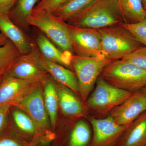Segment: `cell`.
<instances>
[{
    "label": "cell",
    "instance_id": "obj_22",
    "mask_svg": "<svg viewBox=\"0 0 146 146\" xmlns=\"http://www.w3.org/2000/svg\"><path fill=\"white\" fill-rule=\"evenodd\" d=\"M95 0H69L53 13L55 16L64 22L80 13Z\"/></svg>",
    "mask_w": 146,
    "mask_h": 146
},
{
    "label": "cell",
    "instance_id": "obj_32",
    "mask_svg": "<svg viewBox=\"0 0 146 146\" xmlns=\"http://www.w3.org/2000/svg\"><path fill=\"white\" fill-rule=\"evenodd\" d=\"M7 71L6 70H1L0 71V83L1 81L3 79L4 76L6 73L7 72Z\"/></svg>",
    "mask_w": 146,
    "mask_h": 146
},
{
    "label": "cell",
    "instance_id": "obj_26",
    "mask_svg": "<svg viewBox=\"0 0 146 146\" xmlns=\"http://www.w3.org/2000/svg\"><path fill=\"white\" fill-rule=\"evenodd\" d=\"M133 35L136 40L146 48V19L133 24H120Z\"/></svg>",
    "mask_w": 146,
    "mask_h": 146
},
{
    "label": "cell",
    "instance_id": "obj_11",
    "mask_svg": "<svg viewBox=\"0 0 146 146\" xmlns=\"http://www.w3.org/2000/svg\"><path fill=\"white\" fill-rule=\"evenodd\" d=\"M38 52L35 48L29 52L21 54L7 72L23 79L44 81L50 75L40 63Z\"/></svg>",
    "mask_w": 146,
    "mask_h": 146
},
{
    "label": "cell",
    "instance_id": "obj_9",
    "mask_svg": "<svg viewBox=\"0 0 146 146\" xmlns=\"http://www.w3.org/2000/svg\"><path fill=\"white\" fill-rule=\"evenodd\" d=\"M44 81L23 79L7 72L0 83V106H13L42 86Z\"/></svg>",
    "mask_w": 146,
    "mask_h": 146
},
{
    "label": "cell",
    "instance_id": "obj_10",
    "mask_svg": "<svg viewBox=\"0 0 146 146\" xmlns=\"http://www.w3.org/2000/svg\"><path fill=\"white\" fill-rule=\"evenodd\" d=\"M90 121L93 130L90 146H116L128 127L118 124L110 115L103 119L91 117Z\"/></svg>",
    "mask_w": 146,
    "mask_h": 146
},
{
    "label": "cell",
    "instance_id": "obj_27",
    "mask_svg": "<svg viewBox=\"0 0 146 146\" xmlns=\"http://www.w3.org/2000/svg\"><path fill=\"white\" fill-rule=\"evenodd\" d=\"M121 59L146 70V48L141 47L126 55Z\"/></svg>",
    "mask_w": 146,
    "mask_h": 146
},
{
    "label": "cell",
    "instance_id": "obj_5",
    "mask_svg": "<svg viewBox=\"0 0 146 146\" xmlns=\"http://www.w3.org/2000/svg\"><path fill=\"white\" fill-rule=\"evenodd\" d=\"M105 57H90L73 54L71 67L75 73L82 100L85 102L104 68L111 62Z\"/></svg>",
    "mask_w": 146,
    "mask_h": 146
},
{
    "label": "cell",
    "instance_id": "obj_8",
    "mask_svg": "<svg viewBox=\"0 0 146 146\" xmlns=\"http://www.w3.org/2000/svg\"><path fill=\"white\" fill-rule=\"evenodd\" d=\"M12 106L25 112L34 122L43 135L54 140L55 135L52 129L44 103L43 84Z\"/></svg>",
    "mask_w": 146,
    "mask_h": 146
},
{
    "label": "cell",
    "instance_id": "obj_30",
    "mask_svg": "<svg viewBox=\"0 0 146 146\" xmlns=\"http://www.w3.org/2000/svg\"><path fill=\"white\" fill-rule=\"evenodd\" d=\"M17 0H0V14H9Z\"/></svg>",
    "mask_w": 146,
    "mask_h": 146
},
{
    "label": "cell",
    "instance_id": "obj_18",
    "mask_svg": "<svg viewBox=\"0 0 146 146\" xmlns=\"http://www.w3.org/2000/svg\"><path fill=\"white\" fill-rule=\"evenodd\" d=\"M119 146H146V111L129 126Z\"/></svg>",
    "mask_w": 146,
    "mask_h": 146
},
{
    "label": "cell",
    "instance_id": "obj_6",
    "mask_svg": "<svg viewBox=\"0 0 146 146\" xmlns=\"http://www.w3.org/2000/svg\"><path fill=\"white\" fill-rule=\"evenodd\" d=\"M132 94L111 85L100 76L85 102L86 106L93 112L104 114L121 104Z\"/></svg>",
    "mask_w": 146,
    "mask_h": 146
},
{
    "label": "cell",
    "instance_id": "obj_19",
    "mask_svg": "<svg viewBox=\"0 0 146 146\" xmlns=\"http://www.w3.org/2000/svg\"><path fill=\"white\" fill-rule=\"evenodd\" d=\"M43 88L44 103L54 131L57 123L59 107L56 82L50 76L43 82Z\"/></svg>",
    "mask_w": 146,
    "mask_h": 146
},
{
    "label": "cell",
    "instance_id": "obj_13",
    "mask_svg": "<svg viewBox=\"0 0 146 146\" xmlns=\"http://www.w3.org/2000/svg\"><path fill=\"white\" fill-rule=\"evenodd\" d=\"M7 127L29 141L39 140L53 141L43 135L28 115L17 108L11 106Z\"/></svg>",
    "mask_w": 146,
    "mask_h": 146
},
{
    "label": "cell",
    "instance_id": "obj_34",
    "mask_svg": "<svg viewBox=\"0 0 146 146\" xmlns=\"http://www.w3.org/2000/svg\"><path fill=\"white\" fill-rule=\"evenodd\" d=\"M143 5L145 10H146V0H142Z\"/></svg>",
    "mask_w": 146,
    "mask_h": 146
},
{
    "label": "cell",
    "instance_id": "obj_3",
    "mask_svg": "<svg viewBox=\"0 0 146 146\" xmlns=\"http://www.w3.org/2000/svg\"><path fill=\"white\" fill-rule=\"evenodd\" d=\"M102 52L106 58L114 61L142 47L131 33L121 25L100 29Z\"/></svg>",
    "mask_w": 146,
    "mask_h": 146
},
{
    "label": "cell",
    "instance_id": "obj_14",
    "mask_svg": "<svg viewBox=\"0 0 146 146\" xmlns=\"http://www.w3.org/2000/svg\"><path fill=\"white\" fill-rule=\"evenodd\" d=\"M39 60L43 68L57 83L79 94L77 78L74 72L65 66L48 60L38 52Z\"/></svg>",
    "mask_w": 146,
    "mask_h": 146
},
{
    "label": "cell",
    "instance_id": "obj_15",
    "mask_svg": "<svg viewBox=\"0 0 146 146\" xmlns=\"http://www.w3.org/2000/svg\"><path fill=\"white\" fill-rule=\"evenodd\" d=\"M0 31L16 46L21 54L28 53L35 48L22 29L11 21L8 14H0Z\"/></svg>",
    "mask_w": 146,
    "mask_h": 146
},
{
    "label": "cell",
    "instance_id": "obj_35",
    "mask_svg": "<svg viewBox=\"0 0 146 146\" xmlns=\"http://www.w3.org/2000/svg\"><path fill=\"white\" fill-rule=\"evenodd\" d=\"M145 89H146V86H145Z\"/></svg>",
    "mask_w": 146,
    "mask_h": 146
},
{
    "label": "cell",
    "instance_id": "obj_25",
    "mask_svg": "<svg viewBox=\"0 0 146 146\" xmlns=\"http://www.w3.org/2000/svg\"><path fill=\"white\" fill-rule=\"evenodd\" d=\"M21 54L16 46L8 39L4 44L0 46V71L8 72Z\"/></svg>",
    "mask_w": 146,
    "mask_h": 146
},
{
    "label": "cell",
    "instance_id": "obj_28",
    "mask_svg": "<svg viewBox=\"0 0 146 146\" xmlns=\"http://www.w3.org/2000/svg\"><path fill=\"white\" fill-rule=\"evenodd\" d=\"M69 0H40L34 9L46 11L53 13Z\"/></svg>",
    "mask_w": 146,
    "mask_h": 146
},
{
    "label": "cell",
    "instance_id": "obj_24",
    "mask_svg": "<svg viewBox=\"0 0 146 146\" xmlns=\"http://www.w3.org/2000/svg\"><path fill=\"white\" fill-rule=\"evenodd\" d=\"M44 140L29 141L11 130L8 127L0 135V146H37Z\"/></svg>",
    "mask_w": 146,
    "mask_h": 146
},
{
    "label": "cell",
    "instance_id": "obj_23",
    "mask_svg": "<svg viewBox=\"0 0 146 146\" xmlns=\"http://www.w3.org/2000/svg\"><path fill=\"white\" fill-rule=\"evenodd\" d=\"M92 133L89 125L80 120L74 126L70 134L69 146H87L91 142Z\"/></svg>",
    "mask_w": 146,
    "mask_h": 146
},
{
    "label": "cell",
    "instance_id": "obj_29",
    "mask_svg": "<svg viewBox=\"0 0 146 146\" xmlns=\"http://www.w3.org/2000/svg\"><path fill=\"white\" fill-rule=\"evenodd\" d=\"M11 107V106L9 104L0 106V135L6 130L8 126Z\"/></svg>",
    "mask_w": 146,
    "mask_h": 146
},
{
    "label": "cell",
    "instance_id": "obj_31",
    "mask_svg": "<svg viewBox=\"0 0 146 146\" xmlns=\"http://www.w3.org/2000/svg\"><path fill=\"white\" fill-rule=\"evenodd\" d=\"M8 39L1 33H0V46L3 44L7 41Z\"/></svg>",
    "mask_w": 146,
    "mask_h": 146
},
{
    "label": "cell",
    "instance_id": "obj_21",
    "mask_svg": "<svg viewBox=\"0 0 146 146\" xmlns=\"http://www.w3.org/2000/svg\"><path fill=\"white\" fill-rule=\"evenodd\" d=\"M39 0H17L8 15L16 25L26 29L29 26L27 20L37 4Z\"/></svg>",
    "mask_w": 146,
    "mask_h": 146
},
{
    "label": "cell",
    "instance_id": "obj_4",
    "mask_svg": "<svg viewBox=\"0 0 146 146\" xmlns=\"http://www.w3.org/2000/svg\"><path fill=\"white\" fill-rule=\"evenodd\" d=\"M27 22L29 26H33L39 29L60 49L73 53L68 24L66 22L60 20L52 13L35 9Z\"/></svg>",
    "mask_w": 146,
    "mask_h": 146
},
{
    "label": "cell",
    "instance_id": "obj_1",
    "mask_svg": "<svg viewBox=\"0 0 146 146\" xmlns=\"http://www.w3.org/2000/svg\"><path fill=\"white\" fill-rule=\"evenodd\" d=\"M78 27L100 29L123 23L119 0H95L66 22Z\"/></svg>",
    "mask_w": 146,
    "mask_h": 146
},
{
    "label": "cell",
    "instance_id": "obj_17",
    "mask_svg": "<svg viewBox=\"0 0 146 146\" xmlns=\"http://www.w3.org/2000/svg\"><path fill=\"white\" fill-rule=\"evenodd\" d=\"M36 42L39 51L46 59L65 67H71L73 53L60 49L43 33L39 34Z\"/></svg>",
    "mask_w": 146,
    "mask_h": 146
},
{
    "label": "cell",
    "instance_id": "obj_7",
    "mask_svg": "<svg viewBox=\"0 0 146 146\" xmlns=\"http://www.w3.org/2000/svg\"><path fill=\"white\" fill-rule=\"evenodd\" d=\"M74 54L90 57H104L102 52L101 35L99 29L78 27L68 24Z\"/></svg>",
    "mask_w": 146,
    "mask_h": 146
},
{
    "label": "cell",
    "instance_id": "obj_20",
    "mask_svg": "<svg viewBox=\"0 0 146 146\" xmlns=\"http://www.w3.org/2000/svg\"><path fill=\"white\" fill-rule=\"evenodd\" d=\"M123 23L133 24L146 19L142 0H119Z\"/></svg>",
    "mask_w": 146,
    "mask_h": 146
},
{
    "label": "cell",
    "instance_id": "obj_2",
    "mask_svg": "<svg viewBox=\"0 0 146 146\" xmlns=\"http://www.w3.org/2000/svg\"><path fill=\"white\" fill-rule=\"evenodd\" d=\"M100 76L111 85L131 93L146 86V70L122 59L111 61Z\"/></svg>",
    "mask_w": 146,
    "mask_h": 146
},
{
    "label": "cell",
    "instance_id": "obj_36",
    "mask_svg": "<svg viewBox=\"0 0 146 146\" xmlns=\"http://www.w3.org/2000/svg\"></svg>",
    "mask_w": 146,
    "mask_h": 146
},
{
    "label": "cell",
    "instance_id": "obj_33",
    "mask_svg": "<svg viewBox=\"0 0 146 146\" xmlns=\"http://www.w3.org/2000/svg\"><path fill=\"white\" fill-rule=\"evenodd\" d=\"M51 142L52 141H46V142H43L37 146H50V144Z\"/></svg>",
    "mask_w": 146,
    "mask_h": 146
},
{
    "label": "cell",
    "instance_id": "obj_16",
    "mask_svg": "<svg viewBox=\"0 0 146 146\" xmlns=\"http://www.w3.org/2000/svg\"><path fill=\"white\" fill-rule=\"evenodd\" d=\"M56 87L59 107L63 115L68 117L73 118L84 116L85 111L83 104L75 93L57 82Z\"/></svg>",
    "mask_w": 146,
    "mask_h": 146
},
{
    "label": "cell",
    "instance_id": "obj_12",
    "mask_svg": "<svg viewBox=\"0 0 146 146\" xmlns=\"http://www.w3.org/2000/svg\"><path fill=\"white\" fill-rule=\"evenodd\" d=\"M146 111V89L133 92L121 104L110 112V115L120 125L129 126Z\"/></svg>",
    "mask_w": 146,
    "mask_h": 146
}]
</instances>
